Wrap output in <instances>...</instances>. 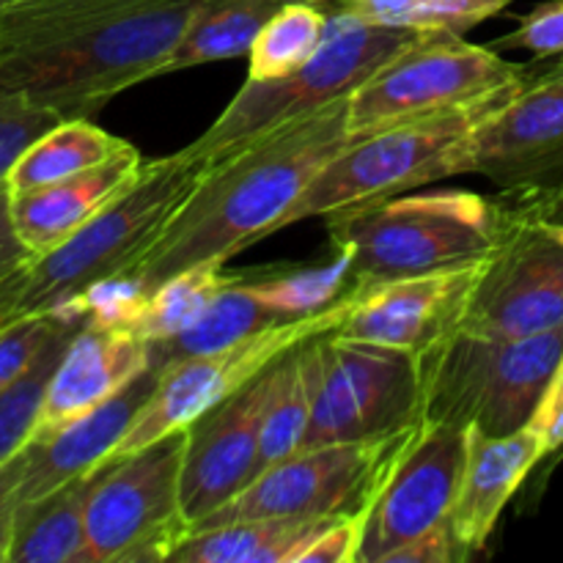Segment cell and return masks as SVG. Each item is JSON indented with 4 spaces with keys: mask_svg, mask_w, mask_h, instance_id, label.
Segmentation results:
<instances>
[{
    "mask_svg": "<svg viewBox=\"0 0 563 563\" xmlns=\"http://www.w3.org/2000/svg\"><path fill=\"white\" fill-rule=\"evenodd\" d=\"M471 174L509 198L563 207V77H539L487 115L471 137Z\"/></svg>",
    "mask_w": 563,
    "mask_h": 563,
    "instance_id": "15",
    "label": "cell"
},
{
    "mask_svg": "<svg viewBox=\"0 0 563 563\" xmlns=\"http://www.w3.org/2000/svg\"><path fill=\"white\" fill-rule=\"evenodd\" d=\"M311 421L302 449L388 438L421 423L418 355L319 333L306 341Z\"/></svg>",
    "mask_w": 563,
    "mask_h": 563,
    "instance_id": "9",
    "label": "cell"
},
{
    "mask_svg": "<svg viewBox=\"0 0 563 563\" xmlns=\"http://www.w3.org/2000/svg\"><path fill=\"white\" fill-rule=\"evenodd\" d=\"M471 432L423 423L363 511L355 563H394L401 550L451 526Z\"/></svg>",
    "mask_w": 563,
    "mask_h": 563,
    "instance_id": "14",
    "label": "cell"
},
{
    "mask_svg": "<svg viewBox=\"0 0 563 563\" xmlns=\"http://www.w3.org/2000/svg\"><path fill=\"white\" fill-rule=\"evenodd\" d=\"M517 91L520 88L465 108L401 121L352 141L313 176L280 229L300 220L350 212L399 192L418 190L445 176L471 174L473 130Z\"/></svg>",
    "mask_w": 563,
    "mask_h": 563,
    "instance_id": "6",
    "label": "cell"
},
{
    "mask_svg": "<svg viewBox=\"0 0 563 563\" xmlns=\"http://www.w3.org/2000/svg\"><path fill=\"white\" fill-rule=\"evenodd\" d=\"M159 374H163V363L154 357L152 366L143 368L108 401L47 438L31 440L22 449L20 500L53 493V489L102 467L119 449L121 438L137 418V412L152 399Z\"/></svg>",
    "mask_w": 563,
    "mask_h": 563,
    "instance_id": "18",
    "label": "cell"
},
{
    "mask_svg": "<svg viewBox=\"0 0 563 563\" xmlns=\"http://www.w3.org/2000/svg\"><path fill=\"white\" fill-rule=\"evenodd\" d=\"M506 203L467 190L399 192L330 214L335 251L350 256V289L432 273L487 256L504 225Z\"/></svg>",
    "mask_w": 563,
    "mask_h": 563,
    "instance_id": "4",
    "label": "cell"
},
{
    "mask_svg": "<svg viewBox=\"0 0 563 563\" xmlns=\"http://www.w3.org/2000/svg\"><path fill=\"white\" fill-rule=\"evenodd\" d=\"M284 3L286 0H198L157 77L247 55L264 22Z\"/></svg>",
    "mask_w": 563,
    "mask_h": 563,
    "instance_id": "25",
    "label": "cell"
},
{
    "mask_svg": "<svg viewBox=\"0 0 563 563\" xmlns=\"http://www.w3.org/2000/svg\"><path fill=\"white\" fill-rule=\"evenodd\" d=\"M152 363V341L143 339L135 328L86 322L71 335L55 366L44 394L36 438H47L91 412Z\"/></svg>",
    "mask_w": 563,
    "mask_h": 563,
    "instance_id": "19",
    "label": "cell"
},
{
    "mask_svg": "<svg viewBox=\"0 0 563 563\" xmlns=\"http://www.w3.org/2000/svg\"><path fill=\"white\" fill-rule=\"evenodd\" d=\"M253 291L286 317H306L328 308L350 291V256L335 251L330 264L319 267H262L242 269Z\"/></svg>",
    "mask_w": 563,
    "mask_h": 563,
    "instance_id": "32",
    "label": "cell"
},
{
    "mask_svg": "<svg viewBox=\"0 0 563 563\" xmlns=\"http://www.w3.org/2000/svg\"><path fill=\"white\" fill-rule=\"evenodd\" d=\"M60 322L64 313H31V317L5 319L0 324V390L27 372Z\"/></svg>",
    "mask_w": 563,
    "mask_h": 563,
    "instance_id": "34",
    "label": "cell"
},
{
    "mask_svg": "<svg viewBox=\"0 0 563 563\" xmlns=\"http://www.w3.org/2000/svg\"><path fill=\"white\" fill-rule=\"evenodd\" d=\"M544 456V440L531 423L504 438L471 432L465 473L451 511V531L460 544L462 561L487 548L504 509Z\"/></svg>",
    "mask_w": 563,
    "mask_h": 563,
    "instance_id": "20",
    "label": "cell"
},
{
    "mask_svg": "<svg viewBox=\"0 0 563 563\" xmlns=\"http://www.w3.org/2000/svg\"><path fill=\"white\" fill-rule=\"evenodd\" d=\"M531 77L533 66L511 64L460 33H423L350 93V137L361 141L401 121L465 108L522 88Z\"/></svg>",
    "mask_w": 563,
    "mask_h": 563,
    "instance_id": "8",
    "label": "cell"
},
{
    "mask_svg": "<svg viewBox=\"0 0 563 563\" xmlns=\"http://www.w3.org/2000/svg\"><path fill=\"white\" fill-rule=\"evenodd\" d=\"M363 22L410 27L423 33H460L465 36L482 22L504 14L515 0H313Z\"/></svg>",
    "mask_w": 563,
    "mask_h": 563,
    "instance_id": "29",
    "label": "cell"
},
{
    "mask_svg": "<svg viewBox=\"0 0 563 563\" xmlns=\"http://www.w3.org/2000/svg\"><path fill=\"white\" fill-rule=\"evenodd\" d=\"M289 319L297 317H286L278 308L269 306L267 300H262L247 286L240 269V273L231 275L229 284L209 302V308L196 324L181 330L174 339L152 344V352L163 366H168V363L185 361V357L229 350V346L240 344V341L251 339L256 333H264V330L275 328L280 322H289Z\"/></svg>",
    "mask_w": 563,
    "mask_h": 563,
    "instance_id": "23",
    "label": "cell"
},
{
    "mask_svg": "<svg viewBox=\"0 0 563 563\" xmlns=\"http://www.w3.org/2000/svg\"><path fill=\"white\" fill-rule=\"evenodd\" d=\"M20 478L22 451L0 467V563H9L11 531H14V515L20 506Z\"/></svg>",
    "mask_w": 563,
    "mask_h": 563,
    "instance_id": "38",
    "label": "cell"
},
{
    "mask_svg": "<svg viewBox=\"0 0 563 563\" xmlns=\"http://www.w3.org/2000/svg\"><path fill=\"white\" fill-rule=\"evenodd\" d=\"M209 168V159L187 148L146 163L143 176L124 196L58 247L25 264L11 313L31 317L69 311L88 289L130 273Z\"/></svg>",
    "mask_w": 563,
    "mask_h": 563,
    "instance_id": "3",
    "label": "cell"
},
{
    "mask_svg": "<svg viewBox=\"0 0 563 563\" xmlns=\"http://www.w3.org/2000/svg\"><path fill=\"white\" fill-rule=\"evenodd\" d=\"M231 275L234 273H229L225 264H201L174 275L146 297L135 319V330L152 344L174 339L201 319Z\"/></svg>",
    "mask_w": 563,
    "mask_h": 563,
    "instance_id": "31",
    "label": "cell"
},
{
    "mask_svg": "<svg viewBox=\"0 0 563 563\" xmlns=\"http://www.w3.org/2000/svg\"><path fill=\"white\" fill-rule=\"evenodd\" d=\"M559 212H563V207H561V209H559Z\"/></svg>",
    "mask_w": 563,
    "mask_h": 563,
    "instance_id": "43",
    "label": "cell"
},
{
    "mask_svg": "<svg viewBox=\"0 0 563 563\" xmlns=\"http://www.w3.org/2000/svg\"><path fill=\"white\" fill-rule=\"evenodd\" d=\"M328 520H242L192 531L170 563H297Z\"/></svg>",
    "mask_w": 563,
    "mask_h": 563,
    "instance_id": "24",
    "label": "cell"
},
{
    "mask_svg": "<svg viewBox=\"0 0 563 563\" xmlns=\"http://www.w3.org/2000/svg\"><path fill=\"white\" fill-rule=\"evenodd\" d=\"M11 275H14V273H11ZM3 280H5V278H3ZM3 280H0V284H3Z\"/></svg>",
    "mask_w": 563,
    "mask_h": 563,
    "instance_id": "42",
    "label": "cell"
},
{
    "mask_svg": "<svg viewBox=\"0 0 563 563\" xmlns=\"http://www.w3.org/2000/svg\"><path fill=\"white\" fill-rule=\"evenodd\" d=\"M31 251L20 242L11 218V190L9 185H0V280L9 278L20 267L31 262Z\"/></svg>",
    "mask_w": 563,
    "mask_h": 563,
    "instance_id": "39",
    "label": "cell"
},
{
    "mask_svg": "<svg viewBox=\"0 0 563 563\" xmlns=\"http://www.w3.org/2000/svg\"><path fill=\"white\" fill-rule=\"evenodd\" d=\"M306 341L286 350L269 366V394L262 416L264 471L297 454L306 440L308 421H311V377H308L306 363Z\"/></svg>",
    "mask_w": 563,
    "mask_h": 563,
    "instance_id": "28",
    "label": "cell"
},
{
    "mask_svg": "<svg viewBox=\"0 0 563 563\" xmlns=\"http://www.w3.org/2000/svg\"><path fill=\"white\" fill-rule=\"evenodd\" d=\"M346 108L350 97L335 99L212 163L201 185L121 278L148 297L174 275L201 264L223 267L231 256L280 231L313 176L352 143Z\"/></svg>",
    "mask_w": 563,
    "mask_h": 563,
    "instance_id": "1",
    "label": "cell"
},
{
    "mask_svg": "<svg viewBox=\"0 0 563 563\" xmlns=\"http://www.w3.org/2000/svg\"><path fill=\"white\" fill-rule=\"evenodd\" d=\"M91 473L38 498L20 500L9 563H86V500Z\"/></svg>",
    "mask_w": 563,
    "mask_h": 563,
    "instance_id": "22",
    "label": "cell"
},
{
    "mask_svg": "<svg viewBox=\"0 0 563 563\" xmlns=\"http://www.w3.org/2000/svg\"><path fill=\"white\" fill-rule=\"evenodd\" d=\"M361 533L363 515L328 520L313 533L297 563H355L357 548H361Z\"/></svg>",
    "mask_w": 563,
    "mask_h": 563,
    "instance_id": "36",
    "label": "cell"
},
{
    "mask_svg": "<svg viewBox=\"0 0 563 563\" xmlns=\"http://www.w3.org/2000/svg\"><path fill=\"white\" fill-rule=\"evenodd\" d=\"M0 11H3V5H0Z\"/></svg>",
    "mask_w": 563,
    "mask_h": 563,
    "instance_id": "44",
    "label": "cell"
},
{
    "mask_svg": "<svg viewBox=\"0 0 563 563\" xmlns=\"http://www.w3.org/2000/svg\"><path fill=\"white\" fill-rule=\"evenodd\" d=\"M563 357V328L489 339L456 328L418 355L421 421L504 438L528 427Z\"/></svg>",
    "mask_w": 563,
    "mask_h": 563,
    "instance_id": "5",
    "label": "cell"
},
{
    "mask_svg": "<svg viewBox=\"0 0 563 563\" xmlns=\"http://www.w3.org/2000/svg\"><path fill=\"white\" fill-rule=\"evenodd\" d=\"M22 269L25 267H20L14 275H9V278L0 284V324H3L5 319H14V313L11 311H14V297H16V286H20Z\"/></svg>",
    "mask_w": 563,
    "mask_h": 563,
    "instance_id": "40",
    "label": "cell"
},
{
    "mask_svg": "<svg viewBox=\"0 0 563 563\" xmlns=\"http://www.w3.org/2000/svg\"><path fill=\"white\" fill-rule=\"evenodd\" d=\"M60 119L55 110L42 108L14 91H0V185L9 179L11 168L36 137Z\"/></svg>",
    "mask_w": 563,
    "mask_h": 563,
    "instance_id": "33",
    "label": "cell"
},
{
    "mask_svg": "<svg viewBox=\"0 0 563 563\" xmlns=\"http://www.w3.org/2000/svg\"><path fill=\"white\" fill-rule=\"evenodd\" d=\"M460 328L489 339L563 328V212L517 198L506 207Z\"/></svg>",
    "mask_w": 563,
    "mask_h": 563,
    "instance_id": "11",
    "label": "cell"
},
{
    "mask_svg": "<svg viewBox=\"0 0 563 563\" xmlns=\"http://www.w3.org/2000/svg\"><path fill=\"white\" fill-rule=\"evenodd\" d=\"M418 427L421 423L388 438L297 451L258 473L192 531L242 520H335L363 515Z\"/></svg>",
    "mask_w": 563,
    "mask_h": 563,
    "instance_id": "12",
    "label": "cell"
},
{
    "mask_svg": "<svg viewBox=\"0 0 563 563\" xmlns=\"http://www.w3.org/2000/svg\"><path fill=\"white\" fill-rule=\"evenodd\" d=\"M198 0H143L0 55V91L60 119H91L126 88L159 75Z\"/></svg>",
    "mask_w": 563,
    "mask_h": 563,
    "instance_id": "2",
    "label": "cell"
},
{
    "mask_svg": "<svg viewBox=\"0 0 563 563\" xmlns=\"http://www.w3.org/2000/svg\"><path fill=\"white\" fill-rule=\"evenodd\" d=\"M11 3V0H0V5H9Z\"/></svg>",
    "mask_w": 563,
    "mask_h": 563,
    "instance_id": "41",
    "label": "cell"
},
{
    "mask_svg": "<svg viewBox=\"0 0 563 563\" xmlns=\"http://www.w3.org/2000/svg\"><path fill=\"white\" fill-rule=\"evenodd\" d=\"M531 427L542 434L548 454L563 449V357L539 401L537 412L531 418Z\"/></svg>",
    "mask_w": 563,
    "mask_h": 563,
    "instance_id": "37",
    "label": "cell"
},
{
    "mask_svg": "<svg viewBox=\"0 0 563 563\" xmlns=\"http://www.w3.org/2000/svg\"><path fill=\"white\" fill-rule=\"evenodd\" d=\"M143 168L146 159L130 143L115 157L80 170L69 179L11 196L16 236L31 251V256H44L80 231L88 220L97 218L115 198L124 196L141 179Z\"/></svg>",
    "mask_w": 563,
    "mask_h": 563,
    "instance_id": "21",
    "label": "cell"
},
{
    "mask_svg": "<svg viewBox=\"0 0 563 563\" xmlns=\"http://www.w3.org/2000/svg\"><path fill=\"white\" fill-rule=\"evenodd\" d=\"M484 258L350 289V306L330 333L421 355L460 328Z\"/></svg>",
    "mask_w": 563,
    "mask_h": 563,
    "instance_id": "16",
    "label": "cell"
},
{
    "mask_svg": "<svg viewBox=\"0 0 563 563\" xmlns=\"http://www.w3.org/2000/svg\"><path fill=\"white\" fill-rule=\"evenodd\" d=\"M86 324V317L64 313V322L55 330L53 339L42 346L36 361L27 366V372L20 379L0 390V467L14 460L33 438L38 429V416H42L44 394L53 379L55 366L64 355L66 344L71 335Z\"/></svg>",
    "mask_w": 563,
    "mask_h": 563,
    "instance_id": "30",
    "label": "cell"
},
{
    "mask_svg": "<svg viewBox=\"0 0 563 563\" xmlns=\"http://www.w3.org/2000/svg\"><path fill=\"white\" fill-rule=\"evenodd\" d=\"M346 306H350V291H344L339 300L330 302L322 311L275 324V328L251 335V339L240 341L229 350L185 357V361L163 366L152 399L130 423L113 456L135 454L137 449H146V445L157 443V440L168 438L179 429H187L203 412L218 407L220 401L253 383L258 374L267 372L286 350L339 328Z\"/></svg>",
    "mask_w": 563,
    "mask_h": 563,
    "instance_id": "13",
    "label": "cell"
},
{
    "mask_svg": "<svg viewBox=\"0 0 563 563\" xmlns=\"http://www.w3.org/2000/svg\"><path fill=\"white\" fill-rule=\"evenodd\" d=\"M187 429L91 473L86 500V563L170 561L190 537L181 506Z\"/></svg>",
    "mask_w": 563,
    "mask_h": 563,
    "instance_id": "10",
    "label": "cell"
},
{
    "mask_svg": "<svg viewBox=\"0 0 563 563\" xmlns=\"http://www.w3.org/2000/svg\"><path fill=\"white\" fill-rule=\"evenodd\" d=\"M267 394L269 368L187 427L181 506L190 531L264 471L262 416Z\"/></svg>",
    "mask_w": 563,
    "mask_h": 563,
    "instance_id": "17",
    "label": "cell"
},
{
    "mask_svg": "<svg viewBox=\"0 0 563 563\" xmlns=\"http://www.w3.org/2000/svg\"><path fill=\"white\" fill-rule=\"evenodd\" d=\"M423 31L363 22L335 11L330 14L328 36L306 66L280 80H251L234 93L223 113L201 137L185 146L198 157L218 163L234 148L280 124L317 113L324 104L344 99L366 82L385 60L410 47Z\"/></svg>",
    "mask_w": 563,
    "mask_h": 563,
    "instance_id": "7",
    "label": "cell"
},
{
    "mask_svg": "<svg viewBox=\"0 0 563 563\" xmlns=\"http://www.w3.org/2000/svg\"><path fill=\"white\" fill-rule=\"evenodd\" d=\"M126 146L130 141L110 135L88 119H64L22 152L5 185H9L11 196L38 190V187L55 185L80 170L93 168V165L124 152Z\"/></svg>",
    "mask_w": 563,
    "mask_h": 563,
    "instance_id": "26",
    "label": "cell"
},
{
    "mask_svg": "<svg viewBox=\"0 0 563 563\" xmlns=\"http://www.w3.org/2000/svg\"><path fill=\"white\" fill-rule=\"evenodd\" d=\"M330 14L313 0H286L256 33L247 53L251 80H280L295 75L322 47Z\"/></svg>",
    "mask_w": 563,
    "mask_h": 563,
    "instance_id": "27",
    "label": "cell"
},
{
    "mask_svg": "<svg viewBox=\"0 0 563 563\" xmlns=\"http://www.w3.org/2000/svg\"><path fill=\"white\" fill-rule=\"evenodd\" d=\"M498 53L506 49H528L537 55V60H559L563 58V0H548L537 9L528 11L520 25L506 36L495 38L489 44Z\"/></svg>",
    "mask_w": 563,
    "mask_h": 563,
    "instance_id": "35",
    "label": "cell"
}]
</instances>
